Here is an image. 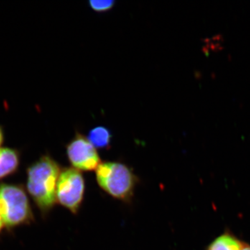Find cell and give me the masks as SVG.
I'll return each mask as SVG.
<instances>
[{"label": "cell", "mask_w": 250, "mask_h": 250, "mask_svg": "<svg viewBox=\"0 0 250 250\" xmlns=\"http://www.w3.org/2000/svg\"><path fill=\"white\" fill-rule=\"evenodd\" d=\"M61 172L58 163L48 155L41 156L27 168V191L44 216L57 202V184Z\"/></svg>", "instance_id": "1"}, {"label": "cell", "mask_w": 250, "mask_h": 250, "mask_svg": "<svg viewBox=\"0 0 250 250\" xmlns=\"http://www.w3.org/2000/svg\"><path fill=\"white\" fill-rule=\"evenodd\" d=\"M98 185L117 200L128 202L134 195L138 179L132 170L119 162L101 163L96 170Z\"/></svg>", "instance_id": "2"}, {"label": "cell", "mask_w": 250, "mask_h": 250, "mask_svg": "<svg viewBox=\"0 0 250 250\" xmlns=\"http://www.w3.org/2000/svg\"><path fill=\"white\" fill-rule=\"evenodd\" d=\"M0 215L8 229L29 225L34 221L30 202L22 186L0 184Z\"/></svg>", "instance_id": "3"}, {"label": "cell", "mask_w": 250, "mask_h": 250, "mask_svg": "<svg viewBox=\"0 0 250 250\" xmlns=\"http://www.w3.org/2000/svg\"><path fill=\"white\" fill-rule=\"evenodd\" d=\"M85 193V180L81 171L74 167L63 168L57 184V202L77 214L82 207Z\"/></svg>", "instance_id": "4"}, {"label": "cell", "mask_w": 250, "mask_h": 250, "mask_svg": "<svg viewBox=\"0 0 250 250\" xmlns=\"http://www.w3.org/2000/svg\"><path fill=\"white\" fill-rule=\"evenodd\" d=\"M67 159L74 168L80 171L96 170L101 164V159L88 139L77 133L67 145Z\"/></svg>", "instance_id": "5"}, {"label": "cell", "mask_w": 250, "mask_h": 250, "mask_svg": "<svg viewBox=\"0 0 250 250\" xmlns=\"http://www.w3.org/2000/svg\"><path fill=\"white\" fill-rule=\"evenodd\" d=\"M21 164V154L17 149L0 147V179L17 172Z\"/></svg>", "instance_id": "6"}, {"label": "cell", "mask_w": 250, "mask_h": 250, "mask_svg": "<svg viewBox=\"0 0 250 250\" xmlns=\"http://www.w3.org/2000/svg\"><path fill=\"white\" fill-rule=\"evenodd\" d=\"M87 139L95 148L107 149L111 145V133L104 126H96L90 130Z\"/></svg>", "instance_id": "7"}, {"label": "cell", "mask_w": 250, "mask_h": 250, "mask_svg": "<svg viewBox=\"0 0 250 250\" xmlns=\"http://www.w3.org/2000/svg\"><path fill=\"white\" fill-rule=\"evenodd\" d=\"M243 246L241 242L234 237L229 234H224L217 238L208 250H241Z\"/></svg>", "instance_id": "8"}, {"label": "cell", "mask_w": 250, "mask_h": 250, "mask_svg": "<svg viewBox=\"0 0 250 250\" xmlns=\"http://www.w3.org/2000/svg\"><path fill=\"white\" fill-rule=\"evenodd\" d=\"M89 5L90 8L96 12H106L109 11L114 6L115 1L113 0H92L90 1Z\"/></svg>", "instance_id": "9"}, {"label": "cell", "mask_w": 250, "mask_h": 250, "mask_svg": "<svg viewBox=\"0 0 250 250\" xmlns=\"http://www.w3.org/2000/svg\"><path fill=\"white\" fill-rule=\"evenodd\" d=\"M4 141V130H3L2 127L0 126V147H1V145L3 144Z\"/></svg>", "instance_id": "10"}, {"label": "cell", "mask_w": 250, "mask_h": 250, "mask_svg": "<svg viewBox=\"0 0 250 250\" xmlns=\"http://www.w3.org/2000/svg\"><path fill=\"white\" fill-rule=\"evenodd\" d=\"M4 226V221H3L2 218H1V215H0V232L2 231Z\"/></svg>", "instance_id": "11"}, {"label": "cell", "mask_w": 250, "mask_h": 250, "mask_svg": "<svg viewBox=\"0 0 250 250\" xmlns=\"http://www.w3.org/2000/svg\"><path fill=\"white\" fill-rule=\"evenodd\" d=\"M241 250H250V246H243Z\"/></svg>", "instance_id": "12"}]
</instances>
